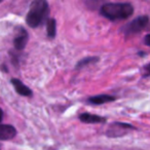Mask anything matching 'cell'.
<instances>
[{"instance_id":"obj_1","label":"cell","mask_w":150,"mask_h":150,"mask_svg":"<svg viewBox=\"0 0 150 150\" xmlns=\"http://www.w3.org/2000/svg\"><path fill=\"white\" fill-rule=\"evenodd\" d=\"M134 11L133 4L129 2H105L100 7V15L111 22L129 19Z\"/></svg>"},{"instance_id":"obj_2","label":"cell","mask_w":150,"mask_h":150,"mask_svg":"<svg viewBox=\"0 0 150 150\" xmlns=\"http://www.w3.org/2000/svg\"><path fill=\"white\" fill-rule=\"evenodd\" d=\"M50 16V4L45 0H34L30 4L26 16V24L30 28H36L46 25Z\"/></svg>"},{"instance_id":"obj_3","label":"cell","mask_w":150,"mask_h":150,"mask_svg":"<svg viewBox=\"0 0 150 150\" xmlns=\"http://www.w3.org/2000/svg\"><path fill=\"white\" fill-rule=\"evenodd\" d=\"M150 22V18L146 15L139 16V17L133 19L131 22L127 24V25L122 26L119 29V31L125 35V38L129 37V36H134L136 34H139L143 30L146 29Z\"/></svg>"},{"instance_id":"obj_4","label":"cell","mask_w":150,"mask_h":150,"mask_svg":"<svg viewBox=\"0 0 150 150\" xmlns=\"http://www.w3.org/2000/svg\"><path fill=\"white\" fill-rule=\"evenodd\" d=\"M137 129V127L127 122L115 121L109 125L106 129V136L108 138H120L129 133V131Z\"/></svg>"},{"instance_id":"obj_5","label":"cell","mask_w":150,"mask_h":150,"mask_svg":"<svg viewBox=\"0 0 150 150\" xmlns=\"http://www.w3.org/2000/svg\"><path fill=\"white\" fill-rule=\"evenodd\" d=\"M16 33L15 37H13V50L16 52H22L25 50L27 46L28 40H29V34H28L27 30L23 27V26H18L16 28Z\"/></svg>"},{"instance_id":"obj_6","label":"cell","mask_w":150,"mask_h":150,"mask_svg":"<svg viewBox=\"0 0 150 150\" xmlns=\"http://www.w3.org/2000/svg\"><path fill=\"white\" fill-rule=\"evenodd\" d=\"M11 83L15 88L16 93L18 95H20V96L27 97V98H31L33 96V92L31 91V88L26 86V84H24L19 78H11Z\"/></svg>"},{"instance_id":"obj_7","label":"cell","mask_w":150,"mask_h":150,"mask_svg":"<svg viewBox=\"0 0 150 150\" xmlns=\"http://www.w3.org/2000/svg\"><path fill=\"white\" fill-rule=\"evenodd\" d=\"M116 97L112 96V95L108 94H101V95H96V96L88 97L86 99V103L91 105H103L107 104V103H111L116 101Z\"/></svg>"},{"instance_id":"obj_8","label":"cell","mask_w":150,"mask_h":150,"mask_svg":"<svg viewBox=\"0 0 150 150\" xmlns=\"http://www.w3.org/2000/svg\"><path fill=\"white\" fill-rule=\"evenodd\" d=\"M78 119L82 123H92V125H95V123H105L107 121V117L101 116V115L98 114H92V113L88 112L80 113L78 115Z\"/></svg>"},{"instance_id":"obj_9","label":"cell","mask_w":150,"mask_h":150,"mask_svg":"<svg viewBox=\"0 0 150 150\" xmlns=\"http://www.w3.org/2000/svg\"><path fill=\"white\" fill-rule=\"evenodd\" d=\"M17 136V129L13 125L1 123L0 125V140L1 141H9Z\"/></svg>"},{"instance_id":"obj_10","label":"cell","mask_w":150,"mask_h":150,"mask_svg":"<svg viewBox=\"0 0 150 150\" xmlns=\"http://www.w3.org/2000/svg\"><path fill=\"white\" fill-rule=\"evenodd\" d=\"M100 61V58L99 57H86V58H82L81 60H79L76 65H75V70H81V69L86 68V67L90 66V65L96 64Z\"/></svg>"},{"instance_id":"obj_11","label":"cell","mask_w":150,"mask_h":150,"mask_svg":"<svg viewBox=\"0 0 150 150\" xmlns=\"http://www.w3.org/2000/svg\"><path fill=\"white\" fill-rule=\"evenodd\" d=\"M46 34L50 39H54L57 36V22L56 19L50 18L46 23Z\"/></svg>"},{"instance_id":"obj_12","label":"cell","mask_w":150,"mask_h":150,"mask_svg":"<svg viewBox=\"0 0 150 150\" xmlns=\"http://www.w3.org/2000/svg\"><path fill=\"white\" fill-rule=\"evenodd\" d=\"M141 77L142 78H150V63L145 64L141 68Z\"/></svg>"},{"instance_id":"obj_13","label":"cell","mask_w":150,"mask_h":150,"mask_svg":"<svg viewBox=\"0 0 150 150\" xmlns=\"http://www.w3.org/2000/svg\"><path fill=\"white\" fill-rule=\"evenodd\" d=\"M144 44L148 47H150V33L147 34V35L144 37Z\"/></svg>"}]
</instances>
